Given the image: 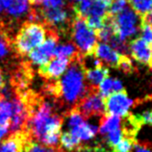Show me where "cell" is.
<instances>
[{
  "mask_svg": "<svg viewBox=\"0 0 152 152\" xmlns=\"http://www.w3.org/2000/svg\"><path fill=\"white\" fill-rule=\"evenodd\" d=\"M31 0H13L5 13L13 18H19L30 10Z\"/></svg>",
  "mask_w": 152,
  "mask_h": 152,
  "instance_id": "16",
  "label": "cell"
},
{
  "mask_svg": "<svg viewBox=\"0 0 152 152\" xmlns=\"http://www.w3.org/2000/svg\"><path fill=\"white\" fill-rule=\"evenodd\" d=\"M84 76H85V80L88 82V85L97 88L99 84L109 76V69L105 66H102L95 67V69H85Z\"/></svg>",
  "mask_w": 152,
  "mask_h": 152,
  "instance_id": "13",
  "label": "cell"
},
{
  "mask_svg": "<svg viewBox=\"0 0 152 152\" xmlns=\"http://www.w3.org/2000/svg\"><path fill=\"white\" fill-rule=\"evenodd\" d=\"M58 152H65V151H63L61 148H59V151H58Z\"/></svg>",
  "mask_w": 152,
  "mask_h": 152,
  "instance_id": "39",
  "label": "cell"
},
{
  "mask_svg": "<svg viewBox=\"0 0 152 152\" xmlns=\"http://www.w3.org/2000/svg\"><path fill=\"white\" fill-rule=\"evenodd\" d=\"M118 69L119 70L123 71V72L126 73V74L134 73L135 70H136L135 66H134L133 62H132L131 58L128 55H122V54H121V60H119Z\"/></svg>",
  "mask_w": 152,
  "mask_h": 152,
  "instance_id": "26",
  "label": "cell"
},
{
  "mask_svg": "<svg viewBox=\"0 0 152 152\" xmlns=\"http://www.w3.org/2000/svg\"><path fill=\"white\" fill-rule=\"evenodd\" d=\"M60 143H61V149L65 152H74L78 147L81 145V141L79 139L69 133V132H64L60 136Z\"/></svg>",
  "mask_w": 152,
  "mask_h": 152,
  "instance_id": "17",
  "label": "cell"
},
{
  "mask_svg": "<svg viewBox=\"0 0 152 152\" xmlns=\"http://www.w3.org/2000/svg\"><path fill=\"white\" fill-rule=\"evenodd\" d=\"M79 55L71 60L69 67L62 75L61 79L50 81L45 88V94L50 95L58 106L66 107V113L85 96L91 87L85 82Z\"/></svg>",
  "mask_w": 152,
  "mask_h": 152,
  "instance_id": "2",
  "label": "cell"
},
{
  "mask_svg": "<svg viewBox=\"0 0 152 152\" xmlns=\"http://www.w3.org/2000/svg\"><path fill=\"white\" fill-rule=\"evenodd\" d=\"M6 87V83H5V77H4V74L2 72V70L0 69V94H1L2 90Z\"/></svg>",
  "mask_w": 152,
  "mask_h": 152,
  "instance_id": "35",
  "label": "cell"
},
{
  "mask_svg": "<svg viewBox=\"0 0 152 152\" xmlns=\"http://www.w3.org/2000/svg\"><path fill=\"white\" fill-rule=\"evenodd\" d=\"M133 100L128 97L125 90L114 93L104 99L105 112L107 115L124 117L133 105Z\"/></svg>",
  "mask_w": 152,
  "mask_h": 152,
  "instance_id": "8",
  "label": "cell"
},
{
  "mask_svg": "<svg viewBox=\"0 0 152 152\" xmlns=\"http://www.w3.org/2000/svg\"><path fill=\"white\" fill-rule=\"evenodd\" d=\"M33 140L27 130L14 132L5 141L0 143V152H23L25 145Z\"/></svg>",
  "mask_w": 152,
  "mask_h": 152,
  "instance_id": "10",
  "label": "cell"
},
{
  "mask_svg": "<svg viewBox=\"0 0 152 152\" xmlns=\"http://www.w3.org/2000/svg\"><path fill=\"white\" fill-rule=\"evenodd\" d=\"M122 137H123L122 131H121V128H118V129L115 130V131L108 134V137L106 139V143L111 149H113L114 147L117 145L119 142H121Z\"/></svg>",
  "mask_w": 152,
  "mask_h": 152,
  "instance_id": "28",
  "label": "cell"
},
{
  "mask_svg": "<svg viewBox=\"0 0 152 152\" xmlns=\"http://www.w3.org/2000/svg\"><path fill=\"white\" fill-rule=\"evenodd\" d=\"M128 52L132 58L142 65H149L152 62V52L149 45L142 38H136L128 42Z\"/></svg>",
  "mask_w": 152,
  "mask_h": 152,
  "instance_id": "9",
  "label": "cell"
},
{
  "mask_svg": "<svg viewBox=\"0 0 152 152\" xmlns=\"http://www.w3.org/2000/svg\"><path fill=\"white\" fill-rule=\"evenodd\" d=\"M47 39L39 46L34 50H32L28 56L29 60L34 64L39 66H45L49 62L50 58L54 55L55 48L58 45L60 36L56 31L47 29Z\"/></svg>",
  "mask_w": 152,
  "mask_h": 152,
  "instance_id": "7",
  "label": "cell"
},
{
  "mask_svg": "<svg viewBox=\"0 0 152 152\" xmlns=\"http://www.w3.org/2000/svg\"><path fill=\"white\" fill-rule=\"evenodd\" d=\"M58 151L59 148L45 146L39 142H34L33 140H30L25 145L24 149H23V152H58Z\"/></svg>",
  "mask_w": 152,
  "mask_h": 152,
  "instance_id": "22",
  "label": "cell"
},
{
  "mask_svg": "<svg viewBox=\"0 0 152 152\" xmlns=\"http://www.w3.org/2000/svg\"><path fill=\"white\" fill-rule=\"evenodd\" d=\"M128 0H112L108 7V15H115L128 7Z\"/></svg>",
  "mask_w": 152,
  "mask_h": 152,
  "instance_id": "25",
  "label": "cell"
},
{
  "mask_svg": "<svg viewBox=\"0 0 152 152\" xmlns=\"http://www.w3.org/2000/svg\"><path fill=\"white\" fill-rule=\"evenodd\" d=\"M128 2L140 17L152 10V0H128Z\"/></svg>",
  "mask_w": 152,
  "mask_h": 152,
  "instance_id": "20",
  "label": "cell"
},
{
  "mask_svg": "<svg viewBox=\"0 0 152 152\" xmlns=\"http://www.w3.org/2000/svg\"><path fill=\"white\" fill-rule=\"evenodd\" d=\"M73 1H75V2H80V1H83V0H73Z\"/></svg>",
  "mask_w": 152,
  "mask_h": 152,
  "instance_id": "38",
  "label": "cell"
},
{
  "mask_svg": "<svg viewBox=\"0 0 152 152\" xmlns=\"http://www.w3.org/2000/svg\"><path fill=\"white\" fill-rule=\"evenodd\" d=\"M6 38H7V37H5V35H4V32L2 31L1 27H0V42H1L2 39H6Z\"/></svg>",
  "mask_w": 152,
  "mask_h": 152,
  "instance_id": "36",
  "label": "cell"
},
{
  "mask_svg": "<svg viewBox=\"0 0 152 152\" xmlns=\"http://www.w3.org/2000/svg\"><path fill=\"white\" fill-rule=\"evenodd\" d=\"M137 117L142 126L143 125L152 126V109L143 111L142 114L137 115Z\"/></svg>",
  "mask_w": 152,
  "mask_h": 152,
  "instance_id": "30",
  "label": "cell"
},
{
  "mask_svg": "<svg viewBox=\"0 0 152 152\" xmlns=\"http://www.w3.org/2000/svg\"><path fill=\"white\" fill-rule=\"evenodd\" d=\"M70 37L80 55L93 54L97 45V39L95 32L87 25L85 19L75 15L71 23Z\"/></svg>",
  "mask_w": 152,
  "mask_h": 152,
  "instance_id": "4",
  "label": "cell"
},
{
  "mask_svg": "<svg viewBox=\"0 0 152 152\" xmlns=\"http://www.w3.org/2000/svg\"><path fill=\"white\" fill-rule=\"evenodd\" d=\"M97 90H98V94L105 99L106 97L109 96L110 94L115 93L114 79L108 76V77H106L100 84H99L97 87Z\"/></svg>",
  "mask_w": 152,
  "mask_h": 152,
  "instance_id": "21",
  "label": "cell"
},
{
  "mask_svg": "<svg viewBox=\"0 0 152 152\" xmlns=\"http://www.w3.org/2000/svg\"><path fill=\"white\" fill-rule=\"evenodd\" d=\"M56 105L55 101H47L38 95L26 125L32 139L49 147L57 145L65 118L56 112Z\"/></svg>",
  "mask_w": 152,
  "mask_h": 152,
  "instance_id": "1",
  "label": "cell"
},
{
  "mask_svg": "<svg viewBox=\"0 0 152 152\" xmlns=\"http://www.w3.org/2000/svg\"><path fill=\"white\" fill-rule=\"evenodd\" d=\"M46 33L47 29L42 23L27 21L21 26L15 38V50L20 55L29 54L43 42Z\"/></svg>",
  "mask_w": 152,
  "mask_h": 152,
  "instance_id": "3",
  "label": "cell"
},
{
  "mask_svg": "<svg viewBox=\"0 0 152 152\" xmlns=\"http://www.w3.org/2000/svg\"><path fill=\"white\" fill-rule=\"evenodd\" d=\"M69 64L70 60L69 59L56 58L49 61L45 66H39V73L45 79L52 81V80L59 78L60 76H62L65 73Z\"/></svg>",
  "mask_w": 152,
  "mask_h": 152,
  "instance_id": "11",
  "label": "cell"
},
{
  "mask_svg": "<svg viewBox=\"0 0 152 152\" xmlns=\"http://www.w3.org/2000/svg\"><path fill=\"white\" fill-rule=\"evenodd\" d=\"M74 108L77 109L85 121L94 117L101 118L106 114L104 98L98 94L97 88L95 87H91L90 91Z\"/></svg>",
  "mask_w": 152,
  "mask_h": 152,
  "instance_id": "6",
  "label": "cell"
},
{
  "mask_svg": "<svg viewBox=\"0 0 152 152\" xmlns=\"http://www.w3.org/2000/svg\"><path fill=\"white\" fill-rule=\"evenodd\" d=\"M98 132V127L87 123L86 121L82 124L71 128L69 133L72 134L74 137L79 139L80 141H89V140L95 137Z\"/></svg>",
  "mask_w": 152,
  "mask_h": 152,
  "instance_id": "14",
  "label": "cell"
},
{
  "mask_svg": "<svg viewBox=\"0 0 152 152\" xmlns=\"http://www.w3.org/2000/svg\"><path fill=\"white\" fill-rule=\"evenodd\" d=\"M141 31H142V39L145 42L148 43V45H152V27L147 25H142Z\"/></svg>",
  "mask_w": 152,
  "mask_h": 152,
  "instance_id": "31",
  "label": "cell"
},
{
  "mask_svg": "<svg viewBox=\"0 0 152 152\" xmlns=\"http://www.w3.org/2000/svg\"><path fill=\"white\" fill-rule=\"evenodd\" d=\"M151 52H152V45H151Z\"/></svg>",
  "mask_w": 152,
  "mask_h": 152,
  "instance_id": "40",
  "label": "cell"
},
{
  "mask_svg": "<svg viewBox=\"0 0 152 152\" xmlns=\"http://www.w3.org/2000/svg\"><path fill=\"white\" fill-rule=\"evenodd\" d=\"M105 18V17H104ZM104 18H98V17H93V15H89L85 18V21L87 25L89 26L91 30L94 32L99 29H101L104 25Z\"/></svg>",
  "mask_w": 152,
  "mask_h": 152,
  "instance_id": "29",
  "label": "cell"
},
{
  "mask_svg": "<svg viewBox=\"0 0 152 152\" xmlns=\"http://www.w3.org/2000/svg\"><path fill=\"white\" fill-rule=\"evenodd\" d=\"M79 53L77 49H76L75 45L72 42H66L64 45H57V47L55 48L54 55L57 58H63V59H69L72 60L74 57H76Z\"/></svg>",
  "mask_w": 152,
  "mask_h": 152,
  "instance_id": "18",
  "label": "cell"
},
{
  "mask_svg": "<svg viewBox=\"0 0 152 152\" xmlns=\"http://www.w3.org/2000/svg\"><path fill=\"white\" fill-rule=\"evenodd\" d=\"M133 150V152H151L149 143L141 142H136L134 143Z\"/></svg>",
  "mask_w": 152,
  "mask_h": 152,
  "instance_id": "32",
  "label": "cell"
},
{
  "mask_svg": "<svg viewBox=\"0 0 152 152\" xmlns=\"http://www.w3.org/2000/svg\"><path fill=\"white\" fill-rule=\"evenodd\" d=\"M113 22L115 36L123 42H129L128 39L141 31V17L130 7L114 15Z\"/></svg>",
  "mask_w": 152,
  "mask_h": 152,
  "instance_id": "5",
  "label": "cell"
},
{
  "mask_svg": "<svg viewBox=\"0 0 152 152\" xmlns=\"http://www.w3.org/2000/svg\"><path fill=\"white\" fill-rule=\"evenodd\" d=\"M94 55L99 59L105 66H110L118 69L119 60H121V54H119L115 49L107 45V43L100 42L96 45L94 50Z\"/></svg>",
  "mask_w": 152,
  "mask_h": 152,
  "instance_id": "12",
  "label": "cell"
},
{
  "mask_svg": "<svg viewBox=\"0 0 152 152\" xmlns=\"http://www.w3.org/2000/svg\"><path fill=\"white\" fill-rule=\"evenodd\" d=\"M94 1H102V2H105V3H107L108 5H110V3H111L112 0H94Z\"/></svg>",
  "mask_w": 152,
  "mask_h": 152,
  "instance_id": "37",
  "label": "cell"
},
{
  "mask_svg": "<svg viewBox=\"0 0 152 152\" xmlns=\"http://www.w3.org/2000/svg\"><path fill=\"white\" fill-rule=\"evenodd\" d=\"M31 3L42 8H61L66 6L64 0H31Z\"/></svg>",
  "mask_w": 152,
  "mask_h": 152,
  "instance_id": "27",
  "label": "cell"
},
{
  "mask_svg": "<svg viewBox=\"0 0 152 152\" xmlns=\"http://www.w3.org/2000/svg\"><path fill=\"white\" fill-rule=\"evenodd\" d=\"M9 129H10V126L9 125L0 124V142H1V140L8 134V132H9Z\"/></svg>",
  "mask_w": 152,
  "mask_h": 152,
  "instance_id": "34",
  "label": "cell"
},
{
  "mask_svg": "<svg viewBox=\"0 0 152 152\" xmlns=\"http://www.w3.org/2000/svg\"><path fill=\"white\" fill-rule=\"evenodd\" d=\"M12 118V104L8 99L0 97V124L9 125Z\"/></svg>",
  "mask_w": 152,
  "mask_h": 152,
  "instance_id": "19",
  "label": "cell"
},
{
  "mask_svg": "<svg viewBox=\"0 0 152 152\" xmlns=\"http://www.w3.org/2000/svg\"><path fill=\"white\" fill-rule=\"evenodd\" d=\"M12 2L13 0H0V15L5 13Z\"/></svg>",
  "mask_w": 152,
  "mask_h": 152,
  "instance_id": "33",
  "label": "cell"
},
{
  "mask_svg": "<svg viewBox=\"0 0 152 152\" xmlns=\"http://www.w3.org/2000/svg\"><path fill=\"white\" fill-rule=\"evenodd\" d=\"M108 7H109V5L105 2L93 1V5H91L89 15L98 17V18L106 17V15L108 14ZM89 15H88V17H89Z\"/></svg>",
  "mask_w": 152,
  "mask_h": 152,
  "instance_id": "23",
  "label": "cell"
},
{
  "mask_svg": "<svg viewBox=\"0 0 152 152\" xmlns=\"http://www.w3.org/2000/svg\"><path fill=\"white\" fill-rule=\"evenodd\" d=\"M121 117L105 114L100 118V121H99L98 132L101 135L109 134V133H111V132H113L115 130L118 129V128H121L119 127L121 126Z\"/></svg>",
  "mask_w": 152,
  "mask_h": 152,
  "instance_id": "15",
  "label": "cell"
},
{
  "mask_svg": "<svg viewBox=\"0 0 152 152\" xmlns=\"http://www.w3.org/2000/svg\"><path fill=\"white\" fill-rule=\"evenodd\" d=\"M136 142H137L136 139L122 137L121 142L112 149V152H131V149L133 148V145Z\"/></svg>",
  "mask_w": 152,
  "mask_h": 152,
  "instance_id": "24",
  "label": "cell"
}]
</instances>
